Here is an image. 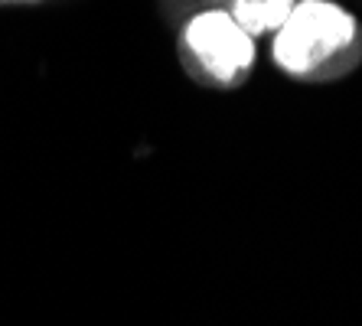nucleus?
Instances as JSON below:
<instances>
[{
  "instance_id": "f257e3e1",
  "label": "nucleus",
  "mask_w": 362,
  "mask_h": 326,
  "mask_svg": "<svg viewBox=\"0 0 362 326\" xmlns=\"http://www.w3.org/2000/svg\"><path fill=\"white\" fill-rule=\"evenodd\" d=\"M359 46V20L337 0H297L287 23L274 33L271 59L294 78L333 69Z\"/></svg>"
},
{
  "instance_id": "f03ea898",
  "label": "nucleus",
  "mask_w": 362,
  "mask_h": 326,
  "mask_svg": "<svg viewBox=\"0 0 362 326\" xmlns=\"http://www.w3.org/2000/svg\"><path fill=\"white\" fill-rule=\"evenodd\" d=\"M180 50L199 76L216 85H235L255 66V40L232 20L228 10H199L186 20Z\"/></svg>"
},
{
  "instance_id": "7ed1b4c3",
  "label": "nucleus",
  "mask_w": 362,
  "mask_h": 326,
  "mask_svg": "<svg viewBox=\"0 0 362 326\" xmlns=\"http://www.w3.org/2000/svg\"><path fill=\"white\" fill-rule=\"evenodd\" d=\"M297 0H228V13L242 26L245 33L252 36H268L278 33L281 26L287 23L291 10H294Z\"/></svg>"
},
{
  "instance_id": "20e7f679",
  "label": "nucleus",
  "mask_w": 362,
  "mask_h": 326,
  "mask_svg": "<svg viewBox=\"0 0 362 326\" xmlns=\"http://www.w3.org/2000/svg\"><path fill=\"white\" fill-rule=\"evenodd\" d=\"M26 4H42V0H0V7H26Z\"/></svg>"
}]
</instances>
